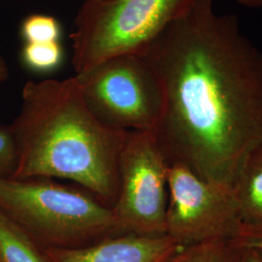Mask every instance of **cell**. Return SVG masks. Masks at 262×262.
I'll use <instances>...</instances> for the list:
<instances>
[{"instance_id":"2","label":"cell","mask_w":262,"mask_h":262,"mask_svg":"<svg viewBox=\"0 0 262 262\" xmlns=\"http://www.w3.org/2000/svg\"><path fill=\"white\" fill-rule=\"evenodd\" d=\"M11 125L17 150L15 179H64L112 208L118 198V163L129 131L99 122L84 103L75 76L28 81Z\"/></svg>"},{"instance_id":"1","label":"cell","mask_w":262,"mask_h":262,"mask_svg":"<svg viewBox=\"0 0 262 262\" xmlns=\"http://www.w3.org/2000/svg\"><path fill=\"white\" fill-rule=\"evenodd\" d=\"M215 3L195 0L139 54L160 84L150 132L169 164L233 187L262 145V51Z\"/></svg>"},{"instance_id":"3","label":"cell","mask_w":262,"mask_h":262,"mask_svg":"<svg viewBox=\"0 0 262 262\" xmlns=\"http://www.w3.org/2000/svg\"><path fill=\"white\" fill-rule=\"evenodd\" d=\"M0 210L41 248H78L119 235L111 207L53 179L0 178Z\"/></svg>"},{"instance_id":"9","label":"cell","mask_w":262,"mask_h":262,"mask_svg":"<svg viewBox=\"0 0 262 262\" xmlns=\"http://www.w3.org/2000/svg\"><path fill=\"white\" fill-rule=\"evenodd\" d=\"M232 188L242 223L262 225V145L246 159Z\"/></svg>"},{"instance_id":"17","label":"cell","mask_w":262,"mask_h":262,"mask_svg":"<svg viewBox=\"0 0 262 262\" xmlns=\"http://www.w3.org/2000/svg\"><path fill=\"white\" fill-rule=\"evenodd\" d=\"M9 77V69L5 60L0 56V84L4 83Z\"/></svg>"},{"instance_id":"15","label":"cell","mask_w":262,"mask_h":262,"mask_svg":"<svg viewBox=\"0 0 262 262\" xmlns=\"http://www.w3.org/2000/svg\"><path fill=\"white\" fill-rule=\"evenodd\" d=\"M236 240L244 247H253L262 250V225L243 224Z\"/></svg>"},{"instance_id":"12","label":"cell","mask_w":262,"mask_h":262,"mask_svg":"<svg viewBox=\"0 0 262 262\" xmlns=\"http://www.w3.org/2000/svg\"><path fill=\"white\" fill-rule=\"evenodd\" d=\"M63 55L60 42L25 43L20 51V61L28 70L48 73L60 66Z\"/></svg>"},{"instance_id":"5","label":"cell","mask_w":262,"mask_h":262,"mask_svg":"<svg viewBox=\"0 0 262 262\" xmlns=\"http://www.w3.org/2000/svg\"><path fill=\"white\" fill-rule=\"evenodd\" d=\"M76 81L94 117L113 129L151 131L162 106L160 84L140 54L111 56L84 72Z\"/></svg>"},{"instance_id":"14","label":"cell","mask_w":262,"mask_h":262,"mask_svg":"<svg viewBox=\"0 0 262 262\" xmlns=\"http://www.w3.org/2000/svg\"><path fill=\"white\" fill-rule=\"evenodd\" d=\"M18 165V150L11 125L0 124V178H13Z\"/></svg>"},{"instance_id":"16","label":"cell","mask_w":262,"mask_h":262,"mask_svg":"<svg viewBox=\"0 0 262 262\" xmlns=\"http://www.w3.org/2000/svg\"><path fill=\"white\" fill-rule=\"evenodd\" d=\"M242 247L243 251L240 262H262V250L253 247Z\"/></svg>"},{"instance_id":"13","label":"cell","mask_w":262,"mask_h":262,"mask_svg":"<svg viewBox=\"0 0 262 262\" xmlns=\"http://www.w3.org/2000/svg\"><path fill=\"white\" fill-rule=\"evenodd\" d=\"M19 30L25 43L60 42L61 26L53 16L30 15L23 20Z\"/></svg>"},{"instance_id":"11","label":"cell","mask_w":262,"mask_h":262,"mask_svg":"<svg viewBox=\"0 0 262 262\" xmlns=\"http://www.w3.org/2000/svg\"><path fill=\"white\" fill-rule=\"evenodd\" d=\"M242 251L236 239L210 240L182 248L165 262H240Z\"/></svg>"},{"instance_id":"10","label":"cell","mask_w":262,"mask_h":262,"mask_svg":"<svg viewBox=\"0 0 262 262\" xmlns=\"http://www.w3.org/2000/svg\"><path fill=\"white\" fill-rule=\"evenodd\" d=\"M0 262H48L42 248L1 210Z\"/></svg>"},{"instance_id":"8","label":"cell","mask_w":262,"mask_h":262,"mask_svg":"<svg viewBox=\"0 0 262 262\" xmlns=\"http://www.w3.org/2000/svg\"><path fill=\"white\" fill-rule=\"evenodd\" d=\"M180 249L167 234H119L84 247L42 251L48 262H165Z\"/></svg>"},{"instance_id":"4","label":"cell","mask_w":262,"mask_h":262,"mask_svg":"<svg viewBox=\"0 0 262 262\" xmlns=\"http://www.w3.org/2000/svg\"><path fill=\"white\" fill-rule=\"evenodd\" d=\"M194 1L84 0L70 35L76 74L111 56L139 54Z\"/></svg>"},{"instance_id":"7","label":"cell","mask_w":262,"mask_h":262,"mask_svg":"<svg viewBox=\"0 0 262 262\" xmlns=\"http://www.w3.org/2000/svg\"><path fill=\"white\" fill-rule=\"evenodd\" d=\"M166 234L181 248L210 240L236 239L243 225L233 188L169 164Z\"/></svg>"},{"instance_id":"19","label":"cell","mask_w":262,"mask_h":262,"mask_svg":"<svg viewBox=\"0 0 262 262\" xmlns=\"http://www.w3.org/2000/svg\"><path fill=\"white\" fill-rule=\"evenodd\" d=\"M94 1H96V2H106V1H110V0H94Z\"/></svg>"},{"instance_id":"6","label":"cell","mask_w":262,"mask_h":262,"mask_svg":"<svg viewBox=\"0 0 262 262\" xmlns=\"http://www.w3.org/2000/svg\"><path fill=\"white\" fill-rule=\"evenodd\" d=\"M169 163L150 131H129L118 163L112 207L120 234H166Z\"/></svg>"},{"instance_id":"18","label":"cell","mask_w":262,"mask_h":262,"mask_svg":"<svg viewBox=\"0 0 262 262\" xmlns=\"http://www.w3.org/2000/svg\"><path fill=\"white\" fill-rule=\"evenodd\" d=\"M239 4L249 8L262 7V0H236Z\"/></svg>"}]
</instances>
